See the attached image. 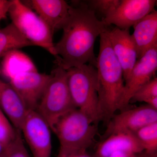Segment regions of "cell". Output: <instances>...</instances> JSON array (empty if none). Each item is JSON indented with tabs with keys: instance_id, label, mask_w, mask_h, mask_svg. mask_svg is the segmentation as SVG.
<instances>
[{
	"instance_id": "cell-1",
	"label": "cell",
	"mask_w": 157,
	"mask_h": 157,
	"mask_svg": "<svg viewBox=\"0 0 157 157\" xmlns=\"http://www.w3.org/2000/svg\"><path fill=\"white\" fill-rule=\"evenodd\" d=\"M62 29L61 39L54 44L57 66L67 70L82 65L96 67V39L107 27L84 1H74Z\"/></svg>"
},
{
	"instance_id": "cell-2",
	"label": "cell",
	"mask_w": 157,
	"mask_h": 157,
	"mask_svg": "<svg viewBox=\"0 0 157 157\" xmlns=\"http://www.w3.org/2000/svg\"><path fill=\"white\" fill-rule=\"evenodd\" d=\"M107 28L100 35L97 58L98 92L104 120L109 121L119 108L124 87L123 72L113 52Z\"/></svg>"
},
{
	"instance_id": "cell-3",
	"label": "cell",
	"mask_w": 157,
	"mask_h": 157,
	"mask_svg": "<svg viewBox=\"0 0 157 157\" xmlns=\"http://www.w3.org/2000/svg\"><path fill=\"white\" fill-rule=\"evenodd\" d=\"M98 132V125L77 108L62 117L52 131L59 140L60 154L86 151Z\"/></svg>"
},
{
	"instance_id": "cell-4",
	"label": "cell",
	"mask_w": 157,
	"mask_h": 157,
	"mask_svg": "<svg viewBox=\"0 0 157 157\" xmlns=\"http://www.w3.org/2000/svg\"><path fill=\"white\" fill-rule=\"evenodd\" d=\"M67 71L68 86L75 107L98 125L104 117L98 98L97 69L85 64Z\"/></svg>"
},
{
	"instance_id": "cell-5",
	"label": "cell",
	"mask_w": 157,
	"mask_h": 157,
	"mask_svg": "<svg viewBox=\"0 0 157 157\" xmlns=\"http://www.w3.org/2000/svg\"><path fill=\"white\" fill-rule=\"evenodd\" d=\"M50 76L36 111L46 121L52 132L58 121L76 107L70 95L67 70L57 66Z\"/></svg>"
},
{
	"instance_id": "cell-6",
	"label": "cell",
	"mask_w": 157,
	"mask_h": 157,
	"mask_svg": "<svg viewBox=\"0 0 157 157\" xmlns=\"http://www.w3.org/2000/svg\"><path fill=\"white\" fill-rule=\"evenodd\" d=\"M9 13L12 23L33 46L44 48L57 58L53 33L39 15L19 0H12Z\"/></svg>"
},
{
	"instance_id": "cell-7",
	"label": "cell",
	"mask_w": 157,
	"mask_h": 157,
	"mask_svg": "<svg viewBox=\"0 0 157 157\" xmlns=\"http://www.w3.org/2000/svg\"><path fill=\"white\" fill-rule=\"evenodd\" d=\"M20 132L33 157H51L52 130L37 111L28 110Z\"/></svg>"
},
{
	"instance_id": "cell-8",
	"label": "cell",
	"mask_w": 157,
	"mask_h": 157,
	"mask_svg": "<svg viewBox=\"0 0 157 157\" xmlns=\"http://www.w3.org/2000/svg\"><path fill=\"white\" fill-rule=\"evenodd\" d=\"M157 122V109L148 105L122 110L108 121L107 128L101 140L119 133L134 134L148 124Z\"/></svg>"
},
{
	"instance_id": "cell-9",
	"label": "cell",
	"mask_w": 157,
	"mask_h": 157,
	"mask_svg": "<svg viewBox=\"0 0 157 157\" xmlns=\"http://www.w3.org/2000/svg\"><path fill=\"white\" fill-rule=\"evenodd\" d=\"M157 70V46H155L137 60L129 77L124 81L119 110L126 108L134 94L155 77Z\"/></svg>"
},
{
	"instance_id": "cell-10",
	"label": "cell",
	"mask_w": 157,
	"mask_h": 157,
	"mask_svg": "<svg viewBox=\"0 0 157 157\" xmlns=\"http://www.w3.org/2000/svg\"><path fill=\"white\" fill-rule=\"evenodd\" d=\"M156 0H121L116 9L101 20L106 26L113 25L121 29L129 30L154 11Z\"/></svg>"
},
{
	"instance_id": "cell-11",
	"label": "cell",
	"mask_w": 157,
	"mask_h": 157,
	"mask_svg": "<svg viewBox=\"0 0 157 157\" xmlns=\"http://www.w3.org/2000/svg\"><path fill=\"white\" fill-rule=\"evenodd\" d=\"M50 74L38 72L21 73L9 80L29 110H36L49 79Z\"/></svg>"
},
{
	"instance_id": "cell-12",
	"label": "cell",
	"mask_w": 157,
	"mask_h": 157,
	"mask_svg": "<svg viewBox=\"0 0 157 157\" xmlns=\"http://www.w3.org/2000/svg\"><path fill=\"white\" fill-rule=\"evenodd\" d=\"M107 31L113 50L122 69L125 81L138 59L136 46L129 30L109 26Z\"/></svg>"
},
{
	"instance_id": "cell-13",
	"label": "cell",
	"mask_w": 157,
	"mask_h": 157,
	"mask_svg": "<svg viewBox=\"0 0 157 157\" xmlns=\"http://www.w3.org/2000/svg\"><path fill=\"white\" fill-rule=\"evenodd\" d=\"M22 2L37 12L53 34L63 28L69 16L70 5L63 0H29Z\"/></svg>"
},
{
	"instance_id": "cell-14",
	"label": "cell",
	"mask_w": 157,
	"mask_h": 157,
	"mask_svg": "<svg viewBox=\"0 0 157 157\" xmlns=\"http://www.w3.org/2000/svg\"><path fill=\"white\" fill-rule=\"evenodd\" d=\"M0 109L13 126L20 132L29 109L10 83L0 79Z\"/></svg>"
},
{
	"instance_id": "cell-15",
	"label": "cell",
	"mask_w": 157,
	"mask_h": 157,
	"mask_svg": "<svg viewBox=\"0 0 157 157\" xmlns=\"http://www.w3.org/2000/svg\"><path fill=\"white\" fill-rule=\"evenodd\" d=\"M144 151L134 134L119 133L110 135L102 140L94 157H109L118 152L138 154Z\"/></svg>"
},
{
	"instance_id": "cell-16",
	"label": "cell",
	"mask_w": 157,
	"mask_h": 157,
	"mask_svg": "<svg viewBox=\"0 0 157 157\" xmlns=\"http://www.w3.org/2000/svg\"><path fill=\"white\" fill-rule=\"evenodd\" d=\"M132 37L136 46L137 59L152 47L157 46V11L150 13L133 26Z\"/></svg>"
},
{
	"instance_id": "cell-17",
	"label": "cell",
	"mask_w": 157,
	"mask_h": 157,
	"mask_svg": "<svg viewBox=\"0 0 157 157\" xmlns=\"http://www.w3.org/2000/svg\"><path fill=\"white\" fill-rule=\"evenodd\" d=\"M38 72L32 59L19 50L10 52L3 58L0 73L10 80L21 73Z\"/></svg>"
},
{
	"instance_id": "cell-18",
	"label": "cell",
	"mask_w": 157,
	"mask_h": 157,
	"mask_svg": "<svg viewBox=\"0 0 157 157\" xmlns=\"http://www.w3.org/2000/svg\"><path fill=\"white\" fill-rule=\"evenodd\" d=\"M30 46L33 45L12 22L0 29V58L12 51Z\"/></svg>"
},
{
	"instance_id": "cell-19",
	"label": "cell",
	"mask_w": 157,
	"mask_h": 157,
	"mask_svg": "<svg viewBox=\"0 0 157 157\" xmlns=\"http://www.w3.org/2000/svg\"><path fill=\"white\" fill-rule=\"evenodd\" d=\"M134 134L144 151H157V122L142 127Z\"/></svg>"
},
{
	"instance_id": "cell-20",
	"label": "cell",
	"mask_w": 157,
	"mask_h": 157,
	"mask_svg": "<svg viewBox=\"0 0 157 157\" xmlns=\"http://www.w3.org/2000/svg\"><path fill=\"white\" fill-rule=\"evenodd\" d=\"M144 102L157 109V78L154 77L150 81L140 88L133 96L131 101Z\"/></svg>"
},
{
	"instance_id": "cell-21",
	"label": "cell",
	"mask_w": 157,
	"mask_h": 157,
	"mask_svg": "<svg viewBox=\"0 0 157 157\" xmlns=\"http://www.w3.org/2000/svg\"><path fill=\"white\" fill-rule=\"evenodd\" d=\"M18 131L0 109V143L7 147L15 140Z\"/></svg>"
},
{
	"instance_id": "cell-22",
	"label": "cell",
	"mask_w": 157,
	"mask_h": 157,
	"mask_svg": "<svg viewBox=\"0 0 157 157\" xmlns=\"http://www.w3.org/2000/svg\"><path fill=\"white\" fill-rule=\"evenodd\" d=\"M121 0H89L84 1L88 8L100 14L102 20L114 11L120 3Z\"/></svg>"
},
{
	"instance_id": "cell-23",
	"label": "cell",
	"mask_w": 157,
	"mask_h": 157,
	"mask_svg": "<svg viewBox=\"0 0 157 157\" xmlns=\"http://www.w3.org/2000/svg\"><path fill=\"white\" fill-rule=\"evenodd\" d=\"M23 142L21 132L18 131L15 140L6 148V157H31Z\"/></svg>"
},
{
	"instance_id": "cell-24",
	"label": "cell",
	"mask_w": 157,
	"mask_h": 157,
	"mask_svg": "<svg viewBox=\"0 0 157 157\" xmlns=\"http://www.w3.org/2000/svg\"><path fill=\"white\" fill-rule=\"evenodd\" d=\"M12 0H0V21L6 18Z\"/></svg>"
},
{
	"instance_id": "cell-25",
	"label": "cell",
	"mask_w": 157,
	"mask_h": 157,
	"mask_svg": "<svg viewBox=\"0 0 157 157\" xmlns=\"http://www.w3.org/2000/svg\"><path fill=\"white\" fill-rule=\"evenodd\" d=\"M57 157H93L88 154L86 151L75 152L67 154L58 153Z\"/></svg>"
},
{
	"instance_id": "cell-26",
	"label": "cell",
	"mask_w": 157,
	"mask_h": 157,
	"mask_svg": "<svg viewBox=\"0 0 157 157\" xmlns=\"http://www.w3.org/2000/svg\"><path fill=\"white\" fill-rule=\"evenodd\" d=\"M109 157H139V156L138 154H133L118 152L111 155Z\"/></svg>"
},
{
	"instance_id": "cell-27",
	"label": "cell",
	"mask_w": 157,
	"mask_h": 157,
	"mask_svg": "<svg viewBox=\"0 0 157 157\" xmlns=\"http://www.w3.org/2000/svg\"><path fill=\"white\" fill-rule=\"evenodd\" d=\"M139 157H157V151L148 152L144 151L138 154Z\"/></svg>"
},
{
	"instance_id": "cell-28",
	"label": "cell",
	"mask_w": 157,
	"mask_h": 157,
	"mask_svg": "<svg viewBox=\"0 0 157 157\" xmlns=\"http://www.w3.org/2000/svg\"><path fill=\"white\" fill-rule=\"evenodd\" d=\"M7 147L4 146L2 144L0 143V155L3 154L6 151Z\"/></svg>"
},
{
	"instance_id": "cell-29",
	"label": "cell",
	"mask_w": 157,
	"mask_h": 157,
	"mask_svg": "<svg viewBox=\"0 0 157 157\" xmlns=\"http://www.w3.org/2000/svg\"><path fill=\"white\" fill-rule=\"evenodd\" d=\"M0 157H6V151L3 154L0 155Z\"/></svg>"
}]
</instances>
